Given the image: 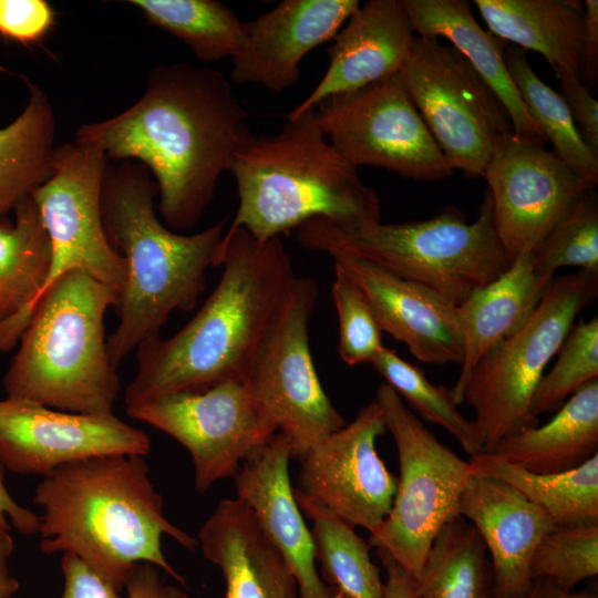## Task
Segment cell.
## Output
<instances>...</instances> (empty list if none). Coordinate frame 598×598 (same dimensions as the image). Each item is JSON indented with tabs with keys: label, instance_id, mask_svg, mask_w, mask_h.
Here are the masks:
<instances>
[{
	"label": "cell",
	"instance_id": "8fae6325",
	"mask_svg": "<svg viewBox=\"0 0 598 598\" xmlns=\"http://www.w3.org/2000/svg\"><path fill=\"white\" fill-rule=\"evenodd\" d=\"M405 87L451 168L481 177L497 145L514 133L501 100L452 45L414 38L400 71Z\"/></svg>",
	"mask_w": 598,
	"mask_h": 598
},
{
	"label": "cell",
	"instance_id": "7c38bea8",
	"mask_svg": "<svg viewBox=\"0 0 598 598\" xmlns=\"http://www.w3.org/2000/svg\"><path fill=\"white\" fill-rule=\"evenodd\" d=\"M315 111L329 143L357 168L380 167L420 182L453 174L400 72L328 97Z\"/></svg>",
	"mask_w": 598,
	"mask_h": 598
},
{
	"label": "cell",
	"instance_id": "7bdbcfd3",
	"mask_svg": "<svg viewBox=\"0 0 598 598\" xmlns=\"http://www.w3.org/2000/svg\"><path fill=\"white\" fill-rule=\"evenodd\" d=\"M582 4L585 25L577 74L590 91L598 84V1L585 0Z\"/></svg>",
	"mask_w": 598,
	"mask_h": 598
},
{
	"label": "cell",
	"instance_id": "f6af8a7d",
	"mask_svg": "<svg viewBox=\"0 0 598 598\" xmlns=\"http://www.w3.org/2000/svg\"><path fill=\"white\" fill-rule=\"evenodd\" d=\"M4 467L0 463V526L11 529L7 517L12 526L21 534H38L40 516L27 507L19 505L8 492L4 485Z\"/></svg>",
	"mask_w": 598,
	"mask_h": 598
},
{
	"label": "cell",
	"instance_id": "cb8c5ba5",
	"mask_svg": "<svg viewBox=\"0 0 598 598\" xmlns=\"http://www.w3.org/2000/svg\"><path fill=\"white\" fill-rule=\"evenodd\" d=\"M553 278L538 271L533 252L526 251L457 307L464 352L451 389L457 405L463 403L464 385L473 367L529 318Z\"/></svg>",
	"mask_w": 598,
	"mask_h": 598
},
{
	"label": "cell",
	"instance_id": "9c48e42d",
	"mask_svg": "<svg viewBox=\"0 0 598 598\" xmlns=\"http://www.w3.org/2000/svg\"><path fill=\"white\" fill-rule=\"evenodd\" d=\"M374 400L394 440L400 476L390 513L368 544L384 549L415 580L437 533L461 516L470 462L440 442L386 383Z\"/></svg>",
	"mask_w": 598,
	"mask_h": 598
},
{
	"label": "cell",
	"instance_id": "6da1fadb",
	"mask_svg": "<svg viewBox=\"0 0 598 598\" xmlns=\"http://www.w3.org/2000/svg\"><path fill=\"white\" fill-rule=\"evenodd\" d=\"M251 135L249 114L228 79L178 62L155 66L133 105L80 125L74 141L99 147L107 158L144 165L156 182L165 226L187 230L210 205L219 177Z\"/></svg>",
	"mask_w": 598,
	"mask_h": 598
},
{
	"label": "cell",
	"instance_id": "52a82bcc",
	"mask_svg": "<svg viewBox=\"0 0 598 598\" xmlns=\"http://www.w3.org/2000/svg\"><path fill=\"white\" fill-rule=\"evenodd\" d=\"M297 239L302 247L330 257L349 254L372 261L456 307L512 264L494 228L488 189L472 223L448 205L431 218L395 224L380 220L348 227L313 218L297 228Z\"/></svg>",
	"mask_w": 598,
	"mask_h": 598
},
{
	"label": "cell",
	"instance_id": "ac0fdd59",
	"mask_svg": "<svg viewBox=\"0 0 598 598\" xmlns=\"http://www.w3.org/2000/svg\"><path fill=\"white\" fill-rule=\"evenodd\" d=\"M333 267L362 291L383 332L406 346L420 362L463 361V340L457 307L427 287L404 279L367 259L331 256Z\"/></svg>",
	"mask_w": 598,
	"mask_h": 598
},
{
	"label": "cell",
	"instance_id": "277c9868",
	"mask_svg": "<svg viewBox=\"0 0 598 598\" xmlns=\"http://www.w3.org/2000/svg\"><path fill=\"white\" fill-rule=\"evenodd\" d=\"M156 196V182L141 163L107 164L102 219L111 246L126 264V282L113 307L118 322L106 340L115 368L142 342L161 336L173 311L197 306L225 234V220L193 235L173 231L155 214Z\"/></svg>",
	"mask_w": 598,
	"mask_h": 598
},
{
	"label": "cell",
	"instance_id": "44dd1931",
	"mask_svg": "<svg viewBox=\"0 0 598 598\" xmlns=\"http://www.w3.org/2000/svg\"><path fill=\"white\" fill-rule=\"evenodd\" d=\"M460 515L482 537L493 569V598H523L533 585L530 561L554 520L520 492L497 478L472 474Z\"/></svg>",
	"mask_w": 598,
	"mask_h": 598
},
{
	"label": "cell",
	"instance_id": "7dc6e473",
	"mask_svg": "<svg viewBox=\"0 0 598 598\" xmlns=\"http://www.w3.org/2000/svg\"><path fill=\"white\" fill-rule=\"evenodd\" d=\"M523 598H598L597 588L565 590L548 578H536L529 591Z\"/></svg>",
	"mask_w": 598,
	"mask_h": 598
},
{
	"label": "cell",
	"instance_id": "74e56055",
	"mask_svg": "<svg viewBox=\"0 0 598 598\" xmlns=\"http://www.w3.org/2000/svg\"><path fill=\"white\" fill-rule=\"evenodd\" d=\"M533 579L548 578L565 590L598 574V524L555 525L530 561Z\"/></svg>",
	"mask_w": 598,
	"mask_h": 598
},
{
	"label": "cell",
	"instance_id": "bcb514c9",
	"mask_svg": "<svg viewBox=\"0 0 598 598\" xmlns=\"http://www.w3.org/2000/svg\"><path fill=\"white\" fill-rule=\"evenodd\" d=\"M377 555L386 573L382 598H417L414 579L384 549Z\"/></svg>",
	"mask_w": 598,
	"mask_h": 598
},
{
	"label": "cell",
	"instance_id": "30bf717a",
	"mask_svg": "<svg viewBox=\"0 0 598 598\" xmlns=\"http://www.w3.org/2000/svg\"><path fill=\"white\" fill-rule=\"evenodd\" d=\"M318 293L313 278L296 276L244 379L297 461L347 423L324 392L311 355L309 321Z\"/></svg>",
	"mask_w": 598,
	"mask_h": 598
},
{
	"label": "cell",
	"instance_id": "b9f144b4",
	"mask_svg": "<svg viewBox=\"0 0 598 598\" xmlns=\"http://www.w3.org/2000/svg\"><path fill=\"white\" fill-rule=\"evenodd\" d=\"M64 587L61 598H127L71 553L61 558Z\"/></svg>",
	"mask_w": 598,
	"mask_h": 598
},
{
	"label": "cell",
	"instance_id": "9a60e30c",
	"mask_svg": "<svg viewBox=\"0 0 598 598\" xmlns=\"http://www.w3.org/2000/svg\"><path fill=\"white\" fill-rule=\"evenodd\" d=\"M497 238L512 262L533 251L580 198L596 188L536 141L512 133L483 176Z\"/></svg>",
	"mask_w": 598,
	"mask_h": 598
},
{
	"label": "cell",
	"instance_id": "7402d4cb",
	"mask_svg": "<svg viewBox=\"0 0 598 598\" xmlns=\"http://www.w3.org/2000/svg\"><path fill=\"white\" fill-rule=\"evenodd\" d=\"M291 446L281 433L249 455L234 475L246 503L281 553L297 581L299 598H342L317 570L315 544L289 477Z\"/></svg>",
	"mask_w": 598,
	"mask_h": 598
},
{
	"label": "cell",
	"instance_id": "2e32d148",
	"mask_svg": "<svg viewBox=\"0 0 598 598\" xmlns=\"http://www.w3.org/2000/svg\"><path fill=\"white\" fill-rule=\"evenodd\" d=\"M385 431L382 410L373 400L306 453L293 492L373 533L389 515L398 484L375 447Z\"/></svg>",
	"mask_w": 598,
	"mask_h": 598
},
{
	"label": "cell",
	"instance_id": "5bb4252c",
	"mask_svg": "<svg viewBox=\"0 0 598 598\" xmlns=\"http://www.w3.org/2000/svg\"><path fill=\"white\" fill-rule=\"evenodd\" d=\"M109 164L99 147L74 142L56 146L49 178L31 196L51 245L47 285L80 270L114 290L126 282V264L103 225L101 192ZM41 298V297H40Z\"/></svg>",
	"mask_w": 598,
	"mask_h": 598
},
{
	"label": "cell",
	"instance_id": "e575fe53",
	"mask_svg": "<svg viewBox=\"0 0 598 598\" xmlns=\"http://www.w3.org/2000/svg\"><path fill=\"white\" fill-rule=\"evenodd\" d=\"M370 364L410 409L427 422L443 427L471 457L483 453L476 423L457 409L450 388L432 383L419 367L385 346Z\"/></svg>",
	"mask_w": 598,
	"mask_h": 598
},
{
	"label": "cell",
	"instance_id": "83f0119b",
	"mask_svg": "<svg viewBox=\"0 0 598 598\" xmlns=\"http://www.w3.org/2000/svg\"><path fill=\"white\" fill-rule=\"evenodd\" d=\"M489 32L551 65L578 72L585 13L579 0H475Z\"/></svg>",
	"mask_w": 598,
	"mask_h": 598
},
{
	"label": "cell",
	"instance_id": "c3c4849f",
	"mask_svg": "<svg viewBox=\"0 0 598 598\" xmlns=\"http://www.w3.org/2000/svg\"><path fill=\"white\" fill-rule=\"evenodd\" d=\"M11 529L0 526V598H11L19 589L18 580L10 575L8 560L13 551Z\"/></svg>",
	"mask_w": 598,
	"mask_h": 598
},
{
	"label": "cell",
	"instance_id": "4316f807",
	"mask_svg": "<svg viewBox=\"0 0 598 598\" xmlns=\"http://www.w3.org/2000/svg\"><path fill=\"white\" fill-rule=\"evenodd\" d=\"M598 453V380L573 394L543 425L503 439L487 455L535 474L574 470Z\"/></svg>",
	"mask_w": 598,
	"mask_h": 598
},
{
	"label": "cell",
	"instance_id": "8d00e7d4",
	"mask_svg": "<svg viewBox=\"0 0 598 598\" xmlns=\"http://www.w3.org/2000/svg\"><path fill=\"white\" fill-rule=\"evenodd\" d=\"M536 269L554 276L564 267L598 272V197L588 190L532 251Z\"/></svg>",
	"mask_w": 598,
	"mask_h": 598
},
{
	"label": "cell",
	"instance_id": "4dcf8cb0",
	"mask_svg": "<svg viewBox=\"0 0 598 598\" xmlns=\"http://www.w3.org/2000/svg\"><path fill=\"white\" fill-rule=\"evenodd\" d=\"M417 598H493V569L485 544L464 517L433 539L414 580Z\"/></svg>",
	"mask_w": 598,
	"mask_h": 598
},
{
	"label": "cell",
	"instance_id": "f1b7e54d",
	"mask_svg": "<svg viewBox=\"0 0 598 598\" xmlns=\"http://www.w3.org/2000/svg\"><path fill=\"white\" fill-rule=\"evenodd\" d=\"M25 82V107L10 124L0 127V218L8 217L49 178L58 146L49 95Z\"/></svg>",
	"mask_w": 598,
	"mask_h": 598
},
{
	"label": "cell",
	"instance_id": "f546056e",
	"mask_svg": "<svg viewBox=\"0 0 598 598\" xmlns=\"http://www.w3.org/2000/svg\"><path fill=\"white\" fill-rule=\"evenodd\" d=\"M468 462L472 474L509 484L556 525L598 524V453L574 470L550 474L530 473L483 453Z\"/></svg>",
	"mask_w": 598,
	"mask_h": 598
},
{
	"label": "cell",
	"instance_id": "d6986e66",
	"mask_svg": "<svg viewBox=\"0 0 598 598\" xmlns=\"http://www.w3.org/2000/svg\"><path fill=\"white\" fill-rule=\"evenodd\" d=\"M358 0H283L245 22L230 80L282 93L300 79L303 58L330 41L358 9Z\"/></svg>",
	"mask_w": 598,
	"mask_h": 598
},
{
	"label": "cell",
	"instance_id": "4fadbf2b",
	"mask_svg": "<svg viewBox=\"0 0 598 598\" xmlns=\"http://www.w3.org/2000/svg\"><path fill=\"white\" fill-rule=\"evenodd\" d=\"M125 411L188 451L200 494L234 477L240 464L277 433L241 379L199 392L162 395Z\"/></svg>",
	"mask_w": 598,
	"mask_h": 598
},
{
	"label": "cell",
	"instance_id": "5b68a950",
	"mask_svg": "<svg viewBox=\"0 0 598 598\" xmlns=\"http://www.w3.org/2000/svg\"><path fill=\"white\" fill-rule=\"evenodd\" d=\"M229 172L239 202L228 228H243L260 241L313 218L348 227L381 219L375 189L329 143L315 110L287 118L277 133L251 135Z\"/></svg>",
	"mask_w": 598,
	"mask_h": 598
},
{
	"label": "cell",
	"instance_id": "8992f818",
	"mask_svg": "<svg viewBox=\"0 0 598 598\" xmlns=\"http://www.w3.org/2000/svg\"><path fill=\"white\" fill-rule=\"evenodd\" d=\"M117 293L80 270L43 292L3 375L7 398L84 414L113 413L121 389L105 312Z\"/></svg>",
	"mask_w": 598,
	"mask_h": 598
},
{
	"label": "cell",
	"instance_id": "836d02e7",
	"mask_svg": "<svg viewBox=\"0 0 598 598\" xmlns=\"http://www.w3.org/2000/svg\"><path fill=\"white\" fill-rule=\"evenodd\" d=\"M147 23L183 41L203 62L234 58L245 32L227 4L216 0H130Z\"/></svg>",
	"mask_w": 598,
	"mask_h": 598
},
{
	"label": "cell",
	"instance_id": "d4e9b609",
	"mask_svg": "<svg viewBox=\"0 0 598 598\" xmlns=\"http://www.w3.org/2000/svg\"><path fill=\"white\" fill-rule=\"evenodd\" d=\"M414 33L452 43L505 106L516 135L546 144L529 117L504 60L507 43L484 30L467 0H401Z\"/></svg>",
	"mask_w": 598,
	"mask_h": 598
},
{
	"label": "cell",
	"instance_id": "7a4b0ae2",
	"mask_svg": "<svg viewBox=\"0 0 598 598\" xmlns=\"http://www.w3.org/2000/svg\"><path fill=\"white\" fill-rule=\"evenodd\" d=\"M214 267L223 268L221 276L197 313L174 336L136 348L137 371L125 389V409L245 379L296 278L292 262L281 237L260 241L243 228H228Z\"/></svg>",
	"mask_w": 598,
	"mask_h": 598
},
{
	"label": "cell",
	"instance_id": "ba28073f",
	"mask_svg": "<svg viewBox=\"0 0 598 598\" xmlns=\"http://www.w3.org/2000/svg\"><path fill=\"white\" fill-rule=\"evenodd\" d=\"M598 297V272L554 277L529 318L472 369L463 402L475 413L483 454L505 437L538 424L530 412L535 390L577 316Z\"/></svg>",
	"mask_w": 598,
	"mask_h": 598
},
{
	"label": "cell",
	"instance_id": "60d3db41",
	"mask_svg": "<svg viewBox=\"0 0 598 598\" xmlns=\"http://www.w3.org/2000/svg\"><path fill=\"white\" fill-rule=\"evenodd\" d=\"M561 86L576 126L587 145L598 154V102L579 81L578 74L565 66L551 65Z\"/></svg>",
	"mask_w": 598,
	"mask_h": 598
},
{
	"label": "cell",
	"instance_id": "d590c367",
	"mask_svg": "<svg viewBox=\"0 0 598 598\" xmlns=\"http://www.w3.org/2000/svg\"><path fill=\"white\" fill-rule=\"evenodd\" d=\"M551 369L533 395L530 412H556L573 394L598 380V317L579 318L565 338Z\"/></svg>",
	"mask_w": 598,
	"mask_h": 598
},
{
	"label": "cell",
	"instance_id": "e0dca14e",
	"mask_svg": "<svg viewBox=\"0 0 598 598\" xmlns=\"http://www.w3.org/2000/svg\"><path fill=\"white\" fill-rule=\"evenodd\" d=\"M150 451V436L114 413H72L27 400H0V463L10 472L45 477L74 461L145 456Z\"/></svg>",
	"mask_w": 598,
	"mask_h": 598
},
{
	"label": "cell",
	"instance_id": "f35d334b",
	"mask_svg": "<svg viewBox=\"0 0 598 598\" xmlns=\"http://www.w3.org/2000/svg\"><path fill=\"white\" fill-rule=\"evenodd\" d=\"M332 300L339 320L338 352L348 365L371 363L383 349L377 318L359 287L334 268Z\"/></svg>",
	"mask_w": 598,
	"mask_h": 598
},
{
	"label": "cell",
	"instance_id": "ffe728a7",
	"mask_svg": "<svg viewBox=\"0 0 598 598\" xmlns=\"http://www.w3.org/2000/svg\"><path fill=\"white\" fill-rule=\"evenodd\" d=\"M414 38L401 0H369L360 4L333 37L322 79L286 117H298L328 97L399 73L411 54Z\"/></svg>",
	"mask_w": 598,
	"mask_h": 598
},
{
	"label": "cell",
	"instance_id": "ee69618b",
	"mask_svg": "<svg viewBox=\"0 0 598 598\" xmlns=\"http://www.w3.org/2000/svg\"><path fill=\"white\" fill-rule=\"evenodd\" d=\"M124 588L127 598H189L181 587L166 584L158 568L148 563L135 565Z\"/></svg>",
	"mask_w": 598,
	"mask_h": 598
},
{
	"label": "cell",
	"instance_id": "1f68e13d",
	"mask_svg": "<svg viewBox=\"0 0 598 598\" xmlns=\"http://www.w3.org/2000/svg\"><path fill=\"white\" fill-rule=\"evenodd\" d=\"M504 60L529 117L553 145V153L596 187L598 154L584 141L561 94L536 74L522 49L506 47Z\"/></svg>",
	"mask_w": 598,
	"mask_h": 598
},
{
	"label": "cell",
	"instance_id": "d6a6232c",
	"mask_svg": "<svg viewBox=\"0 0 598 598\" xmlns=\"http://www.w3.org/2000/svg\"><path fill=\"white\" fill-rule=\"evenodd\" d=\"M295 497L300 511L312 520L322 581L342 598H382L384 584L371 560L368 542L344 520L296 493Z\"/></svg>",
	"mask_w": 598,
	"mask_h": 598
},
{
	"label": "cell",
	"instance_id": "ab89813d",
	"mask_svg": "<svg viewBox=\"0 0 598 598\" xmlns=\"http://www.w3.org/2000/svg\"><path fill=\"white\" fill-rule=\"evenodd\" d=\"M56 12L45 0H0V37L23 45L39 44L53 29Z\"/></svg>",
	"mask_w": 598,
	"mask_h": 598
},
{
	"label": "cell",
	"instance_id": "603a6c76",
	"mask_svg": "<svg viewBox=\"0 0 598 598\" xmlns=\"http://www.w3.org/2000/svg\"><path fill=\"white\" fill-rule=\"evenodd\" d=\"M204 557L223 573L225 598H297L288 563L241 499L218 503L198 532Z\"/></svg>",
	"mask_w": 598,
	"mask_h": 598
},
{
	"label": "cell",
	"instance_id": "484cf974",
	"mask_svg": "<svg viewBox=\"0 0 598 598\" xmlns=\"http://www.w3.org/2000/svg\"><path fill=\"white\" fill-rule=\"evenodd\" d=\"M51 245L32 197L0 218V352L16 348L47 285Z\"/></svg>",
	"mask_w": 598,
	"mask_h": 598
},
{
	"label": "cell",
	"instance_id": "3957f363",
	"mask_svg": "<svg viewBox=\"0 0 598 598\" xmlns=\"http://www.w3.org/2000/svg\"><path fill=\"white\" fill-rule=\"evenodd\" d=\"M33 502L42 508L38 534L43 554H74L118 591L140 563L185 585L162 550V536L193 550L197 539L164 516L144 456L104 455L64 464L37 485Z\"/></svg>",
	"mask_w": 598,
	"mask_h": 598
}]
</instances>
